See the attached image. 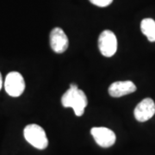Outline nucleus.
I'll use <instances>...</instances> for the list:
<instances>
[{
    "mask_svg": "<svg viewBox=\"0 0 155 155\" xmlns=\"http://www.w3.org/2000/svg\"><path fill=\"white\" fill-rule=\"evenodd\" d=\"M61 104L65 108H72L76 116H81L88 104V100L85 93L78 89L77 84H71L70 88L61 97Z\"/></svg>",
    "mask_w": 155,
    "mask_h": 155,
    "instance_id": "obj_1",
    "label": "nucleus"
},
{
    "mask_svg": "<svg viewBox=\"0 0 155 155\" xmlns=\"http://www.w3.org/2000/svg\"><path fill=\"white\" fill-rule=\"evenodd\" d=\"M23 135L31 146L39 150H43L48 146V140L45 130L37 124H29L24 127Z\"/></svg>",
    "mask_w": 155,
    "mask_h": 155,
    "instance_id": "obj_2",
    "label": "nucleus"
},
{
    "mask_svg": "<svg viewBox=\"0 0 155 155\" xmlns=\"http://www.w3.org/2000/svg\"><path fill=\"white\" fill-rule=\"evenodd\" d=\"M5 89L11 97H17L21 96L25 90V81L22 74L18 72H9L5 78Z\"/></svg>",
    "mask_w": 155,
    "mask_h": 155,
    "instance_id": "obj_3",
    "label": "nucleus"
},
{
    "mask_svg": "<svg viewBox=\"0 0 155 155\" xmlns=\"http://www.w3.org/2000/svg\"><path fill=\"white\" fill-rule=\"evenodd\" d=\"M98 48L100 53L105 57H112L117 50V39L115 33L106 29L98 37Z\"/></svg>",
    "mask_w": 155,
    "mask_h": 155,
    "instance_id": "obj_4",
    "label": "nucleus"
},
{
    "mask_svg": "<svg viewBox=\"0 0 155 155\" xmlns=\"http://www.w3.org/2000/svg\"><path fill=\"white\" fill-rule=\"evenodd\" d=\"M91 134L97 144L101 147L108 148L116 143V136L111 129L104 127H94L91 129Z\"/></svg>",
    "mask_w": 155,
    "mask_h": 155,
    "instance_id": "obj_5",
    "label": "nucleus"
},
{
    "mask_svg": "<svg viewBox=\"0 0 155 155\" xmlns=\"http://www.w3.org/2000/svg\"><path fill=\"white\" fill-rule=\"evenodd\" d=\"M50 47L56 54H62L66 52L69 46V40L67 35L61 28L56 27L50 32Z\"/></svg>",
    "mask_w": 155,
    "mask_h": 155,
    "instance_id": "obj_6",
    "label": "nucleus"
},
{
    "mask_svg": "<svg viewBox=\"0 0 155 155\" xmlns=\"http://www.w3.org/2000/svg\"><path fill=\"white\" fill-rule=\"evenodd\" d=\"M155 114V104L152 98H145L136 105L134 115L140 122H144L151 119Z\"/></svg>",
    "mask_w": 155,
    "mask_h": 155,
    "instance_id": "obj_7",
    "label": "nucleus"
},
{
    "mask_svg": "<svg viewBox=\"0 0 155 155\" xmlns=\"http://www.w3.org/2000/svg\"><path fill=\"white\" fill-rule=\"evenodd\" d=\"M136 91V85L132 81H117L109 87V94L113 97H121L133 93Z\"/></svg>",
    "mask_w": 155,
    "mask_h": 155,
    "instance_id": "obj_8",
    "label": "nucleus"
},
{
    "mask_svg": "<svg viewBox=\"0 0 155 155\" xmlns=\"http://www.w3.org/2000/svg\"><path fill=\"white\" fill-rule=\"evenodd\" d=\"M141 32L151 42L155 41V21L152 18H145L140 22Z\"/></svg>",
    "mask_w": 155,
    "mask_h": 155,
    "instance_id": "obj_9",
    "label": "nucleus"
},
{
    "mask_svg": "<svg viewBox=\"0 0 155 155\" xmlns=\"http://www.w3.org/2000/svg\"><path fill=\"white\" fill-rule=\"evenodd\" d=\"M90 2L94 5L98 6V7H106L109 6L113 0H90Z\"/></svg>",
    "mask_w": 155,
    "mask_h": 155,
    "instance_id": "obj_10",
    "label": "nucleus"
},
{
    "mask_svg": "<svg viewBox=\"0 0 155 155\" xmlns=\"http://www.w3.org/2000/svg\"><path fill=\"white\" fill-rule=\"evenodd\" d=\"M2 86H3V78H2L1 72H0V90L2 89Z\"/></svg>",
    "mask_w": 155,
    "mask_h": 155,
    "instance_id": "obj_11",
    "label": "nucleus"
}]
</instances>
